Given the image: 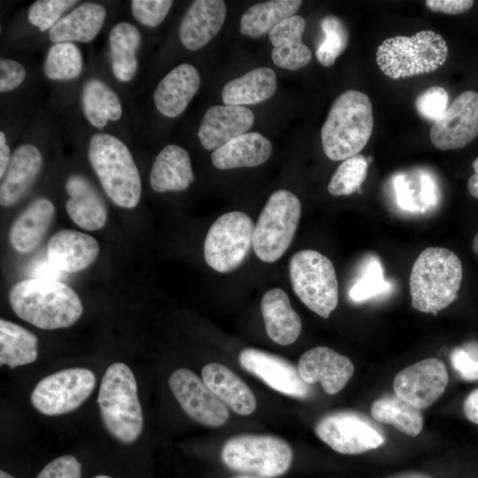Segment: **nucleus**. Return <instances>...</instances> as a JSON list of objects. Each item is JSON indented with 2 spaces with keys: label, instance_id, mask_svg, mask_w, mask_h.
Instances as JSON below:
<instances>
[{
  "label": "nucleus",
  "instance_id": "f257e3e1",
  "mask_svg": "<svg viewBox=\"0 0 478 478\" xmlns=\"http://www.w3.org/2000/svg\"><path fill=\"white\" fill-rule=\"evenodd\" d=\"M9 303L19 318L44 330L69 328L83 312L77 293L52 279L31 278L17 282L9 291Z\"/></svg>",
  "mask_w": 478,
  "mask_h": 478
},
{
  "label": "nucleus",
  "instance_id": "f03ea898",
  "mask_svg": "<svg viewBox=\"0 0 478 478\" xmlns=\"http://www.w3.org/2000/svg\"><path fill=\"white\" fill-rule=\"evenodd\" d=\"M462 278V264L453 251L443 247L426 248L410 273L412 306L436 315L458 298Z\"/></svg>",
  "mask_w": 478,
  "mask_h": 478
},
{
  "label": "nucleus",
  "instance_id": "7ed1b4c3",
  "mask_svg": "<svg viewBox=\"0 0 478 478\" xmlns=\"http://www.w3.org/2000/svg\"><path fill=\"white\" fill-rule=\"evenodd\" d=\"M374 128L373 105L369 96L358 90L342 93L332 104L321 128L326 156L345 160L364 149Z\"/></svg>",
  "mask_w": 478,
  "mask_h": 478
},
{
  "label": "nucleus",
  "instance_id": "20e7f679",
  "mask_svg": "<svg viewBox=\"0 0 478 478\" xmlns=\"http://www.w3.org/2000/svg\"><path fill=\"white\" fill-rule=\"evenodd\" d=\"M96 403L103 425L114 439L130 444L140 437L143 414L135 377L126 364L115 362L107 367Z\"/></svg>",
  "mask_w": 478,
  "mask_h": 478
},
{
  "label": "nucleus",
  "instance_id": "39448f33",
  "mask_svg": "<svg viewBox=\"0 0 478 478\" xmlns=\"http://www.w3.org/2000/svg\"><path fill=\"white\" fill-rule=\"evenodd\" d=\"M88 157L110 199L120 207L135 208L141 199L142 181L128 147L112 135L97 133L89 140Z\"/></svg>",
  "mask_w": 478,
  "mask_h": 478
},
{
  "label": "nucleus",
  "instance_id": "423d86ee",
  "mask_svg": "<svg viewBox=\"0 0 478 478\" xmlns=\"http://www.w3.org/2000/svg\"><path fill=\"white\" fill-rule=\"evenodd\" d=\"M447 57L445 40L432 30L387 38L376 51L379 68L395 80L434 72L444 64Z\"/></svg>",
  "mask_w": 478,
  "mask_h": 478
},
{
  "label": "nucleus",
  "instance_id": "0eeeda50",
  "mask_svg": "<svg viewBox=\"0 0 478 478\" xmlns=\"http://www.w3.org/2000/svg\"><path fill=\"white\" fill-rule=\"evenodd\" d=\"M220 456L229 469L261 478L283 475L293 461L290 445L284 439L271 435L233 436L223 444Z\"/></svg>",
  "mask_w": 478,
  "mask_h": 478
},
{
  "label": "nucleus",
  "instance_id": "6e6552de",
  "mask_svg": "<svg viewBox=\"0 0 478 478\" xmlns=\"http://www.w3.org/2000/svg\"><path fill=\"white\" fill-rule=\"evenodd\" d=\"M289 270L293 290L302 303L328 319L339 300L338 281L332 261L317 251L303 250L291 257Z\"/></svg>",
  "mask_w": 478,
  "mask_h": 478
},
{
  "label": "nucleus",
  "instance_id": "1a4fd4ad",
  "mask_svg": "<svg viewBox=\"0 0 478 478\" xmlns=\"http://www.w3.org/2000/svg\"><path fill=\"white\" fill-rule=\"evenodd\" d=\"M301 211L299 199L287 189H278L269 197L253 233L252 248L260 260L273 263L287 251L295 236Z\"/></svg>",
  "mask_w": 478,
  "mask_h": 478
},
{
  "label": "nucleus",
  "instance_id": "9d476101",
  "mask_svg": "<svg viewBox=\"0 0 478 478\" xmlns=\"http://www.w3.org/2000/svg\"><path fill=\"white\" fill-rule=\"evenodd\" d=\"M254 227L252 220L243 212L233 211L219 217L204 243L206 264L219 273L239 267L252 247Z\"/></svg>",
  "mask_w": 478,
  "mask_h": 478
},
{
  "label": "nucleus",
  "instance_id": "9b49d317",
  "mask_svg": "<svg viewBox=\"0 0 478 478\" xmlns=\"http://www.w3.org/2000/svg\"><path fill=\"white\" fill-rule=\"evenodd\" d=\"M96 384L95 374L88 368L62 369L39 381L30 401L44 415L66 414L79 408L92 394Z\"/></svg>",
  "mask_w": 478,
  "mask_h": 478
},
{
  "label": "nucleus",
  "instance_id": "f8f14e48",
  "mask_svg": "<svg viewBox=\"0 0 478 478\" xmlns=\"http://www.w3.org/2000/svg\"><path fill=\"white\" fill-rule=\"evenodd\" d=\"M317 436L335 451L357 455L385 442L382 432L364 414L354 411L328 413L315 425Z\"/></svg>",
  "mask_w": 478,
  "mask_h": 478
},
{
  "label": "nucleus",
  "instance_id": "ddd939ff",
  "mask_svg": "<svg viewBox=\"0 0 478 478\" xmlns=\"http://www.w3.org/2000/svg\"><path fill=\"white\" fill-rule=\"evenodd\" d=\"M168 383L182 410L195 421L211 428L227 421V406L191 370L176 369L170 375Z\"/></svg>",
  "mask_w": 478,
  "mask_h": 478
},
{
  "label": "nucleus",
  "instance_id": "4468645a",
  "mask_svg": "<svg viewBox=\"0 0 478 478\" xmlns=\"http://www.w3.org/2000/svg\"><path fill=\"white\" fill-rule=\"evenodd\" d=\"M448 381L444 363L436 358H428L397 373L393 389L397 397L418 410H424L441 397Z\"/></svg>",
  "mask_w": 478,
  "mask_h": 478
},
{
  "label": "nucleus",
  "instance_id": "2eb2a0df",
  "mask_svg": "<svg viewBox=\"0 0 478 478\" xmlns=\"http://www.w3.org/2000/svg\"><path fill=\"white\" fill-rule=\"evenodd\" d=\"M478 135V92L459 94L430 129L433 145L441 150L461 149Z\"/></svg>",
  "mask_w": 478,
  "mask_h": 478
},
{
  "label": "nucleus",
  "instance_id": "dca6fc26",
  "mask_svg": "<svg viewBox=\"0 0 478 478\" xmlns=\"http://www.w3.org/2000/svg\"><path fill=\"white\" fill-rule=\"evenodd\" d=\"M239 363L244 370L281 394L306 398L312 393L310 384L301 378L297 366L281 357L246 348L239 354Z\"/></svg>",
  "mask_w": 478,
  "mask_h": 478
},
{
  "label": "nucleus",
  "instance_id": "f3484780",
  "mask_svg": "<svg viewBox=\"0 0 478 478\" xmlns=\"http://www.w3.org/2000/svg\"><path fill=\"white\" fill-rule=\"evenodd\" d=\"M297 369L306 383L320 382L329 395L341 391L354 374V366L348 357L326 346H317L303 353Z\"/></svg>",
  "mask_w": 478,
  "mask_h": 478
},
{
  "label": "nucleus",
  "instance_id": "a211bd4d",
  "mask_svg": "<svg viewBox=\"0 0 478 478\" xmlns=\"http://www.w3.org/2000/svg\"><path fill=\"white\" fill-rule=\"evenodd\" d=\"M98 242L91 235L73 229H61L49 240L48 262L60 272L75 274L89 267L99 253Z\"/></svg>",
  "mask_w": 478,
  "mask_h": 478
},
{
  "label": "nucleus",
  "instance_id": "6ab92c4d",
  "mask_svg": "<svg viewBox=\"0 0 478 478\" xmlns=\"http://www.w3.org/2000/svg\"><path fill=\"white\" fill-rule=\"evenodd\" d=\"M254 113L245 106L213 105L204 113L198 138L206 150H216L247 133L254 123Z\"/></svg>",
  "mask_w": 478,
  "mask_h": 478
},
{
  "label": "nucleus",
  "instance_id": "aec40b11",
  "mask_svg": "<svg viewBox=\"0 0 478 478\" xmlns=\"http://www.w3.org/2000/svg\"><path fill=\"white\" fill-rule=\"evenodd\" d=\"M227 14L222 0H197L183 15L180 27L181 42L189 50L205 46L221 29Z\"/></svg>",
  "mask_w": 478,
  "mask_h": 478
},
{
  "label": "nucleus",
  "instance_id": "412c9836",
  "mask_svg": "<svg viewBox=\"0 0 478 478\" xmlns=\"http://www.w3.org/2000/svg\"><path fill=\"white\" fill-rule=\"evenodd\" d=\"M69 198L66 209L70 219L88 231L101 229L106 223V204L93 183L81 174H72L66 181Z\"/></svg>",
  "mask_w": 478,
  "mask_h": 478
},
{
  "label": "nucleus",
  "instance_id": "4be33fe9",
  "mask_svg": "<svg viewBox=\"0 0 478 478\" xmlns=\"http://www.w3.org/2000/svg\"><path fill=\"white\" fill-rule=\"evenodd\" d=\"M200 81L194 66L182 63L175 66L163 77L153 93L158 111L168 118L181 115L198 90Z\"/></svg>",
  "mask_w": 478,
  "mask_h": 478
},
{
  "label": "nucleus",
  "instance_id": "5701e85b",
  "mask_svg": "<svg viewBox=\"0 0 478 478\" xmlns=\"http://www.w3.org/2000/svg\"><path fill=\"white\" fill-rule=\"evenodd\" d=\"M42 167V157L35 145L25 143L19 146L2 178L1 204L9 207L17 204L29 190Z\"/></svg>",
  "mask_w": 478,
  "mask_h": 478
},
{
  "label": "nucleus",
  "instance_id": "b1692460",
  "mask_svg": "<svg viewBox=\"0 0 478 478\" xmlns=\"http://www.w3.org/2000/svg\"><path fill=\"white\" fill-rule=\"evenodd\" d=\"M55 214L51 201L45 197L33 200L12 221L8 238L20 253L34 251L47 233Z\"/></svg>",
  "mask_w": 478,
  "mask_h": 478
},
{
  "label": "nucleus",
  "instance_id": "393cba45",
  "mask_svg": "<svg viewBox=\"0 0 478 478\" xmlns=\"http://www.w3.org/2000/svg\"><path fill=\"white\" fill-rule=\"evenodd\" d=\"M305 19L299 15L285 19L268 34L273 45L272 59L279 67L290 71L305 66L312 58V51L303 43Z\"/></svg>",
  "mask_w": 478,
  "mask_h": 478
},
{
  "label": "nucleus",
  "instance_id": "a878e982",
  "mask_svg": "<svg viewBox=\"0 0 478 478\" xmlns=\"http://www.w3.org/2000/svg\"><path fill=\"white\" fill-rule=\"evenodd\" d=\"M260 309L266 334L272 341L282 346L297 341L302 331V321L285 291L279 288L266 291Z\"/></svg>",
  "mask_w": 478,
  "mask_h": 478
},
{
  "label": "nucleus",
  "instance_id": "bb28decb",
  "mask_svg": "<svg viewBox=\"0 0 478 478\" xmlns=\"http://www.w3.org/2000/svg\"><path fill=\"white\" fill-rule=\"evenodd\" d=\"M195 181L189 152L176 144L166 145L156 157L150 184L157 193L184 191Z\"/></svg>",
  "mask_w": 478,
  "mask_h": 478
},
{
  "label": "nucleus",
  "instance_id": "cd10ccee",
  "mask_svg": "<svg viewBox=\"0 0 478 478\" xmlns=\"http://www.w3.org/2000/svg\"><path fill=\"white\" fill-rule=\"evenodd\" d=\"M201 374L204 383L227 408L243 416L256 410L257 400L251 389L226 366L209 363Z\"/></svg>",
  "mask_w": 478,
  "mask_h": 478
},
{
  "label": "nucleus",
  "instance_id": "c85d7f7f",
  "mask_svg": "<svg viewBox=\"0 0 478 478\" xmlns=\"http://www.w3.org/2000/svg\"><path fill=\"white\" fill-rule=\"evenodd\" d=\"M271 142L258 132H248L214 150L213 166L221 170L254 167L266 163L271 156Z\"/></svg>",
  "mask_w": 478,
  "mask_h": 478
},
{
  "label": "nucleus",
  "instance_id": "c756f323",
  "mask_svg": "<svg viewBox=\"0 0 478 478\" xmlns=\"http://www.w3.org/2000/svg\"><path fill=\"white\" fill-rule=\"evenodd\" d=\"M106 9L96 3L87 2L78 5L61 18L49 32L50 42H89L100 32L106 17Z\"/></svg>",
  "mask_w": 478,
  "mask_h": 478
},
{
  "label": "nucleus",
  "instance_id": "7c9ffc66",
  "mask_svg": "<svg viewBox=\"0 0 478 478\" xmlns=\"http://www.w3.org/2000/svg\"><path fill=\"white\" fill-rule=\"evenodd\" d=\"M276 88L274 71L269 67H258L226 83L221 98L226 105L255 104L273 96Z\"/></svg>",
  "mask_w": 478,
  "mask_h": 478
},
{
  "label": "nucleus",
  "instance_id": "2f4dec72",
  "mask_svg": "<svg viewBox=\"0 0 478 478\" xmlns=\"http://www.w3.org/2000/svg\"><path fill=\"white\" fill-rule=\"evenodd\" d=\"M141 43L138 28L128 22H119L110 31L109 47L112 71L121 81H130L136 74V51Z\"/></svg>",
  "mask_w": 478,
  "mask_h": 478
},
{
  "label": "nucleus",
  "instance_id": "473e14b6",
  "mask_svg": "<svg viewBox=\"0 0 478 478\" xmlns=\"http://www.w3.org/2000/svg\"><path fill=\"white\" fill-rule=\"evenodd\" d=\"M81 105L88 121L98 129L104 128L109 120H119L122 115L120 97L99 79H89L84 83Z\"/></svg>",
  "mask_w": 478,
  "mask_h": 478
},
{
  "label": "nucleus",
  "instance_id": "72a5a7b5",
  "mask_svg": "<svg viewBox=\"0 0 478 478\" xmlns=\"http://www.w3.org/2000/svg\"><path fill=\"white\" fill-rule=\"evenodd\" d=\"M38 357V338L28 329L0 320V366L15 368L31 364Z\"/></svg>",
  "mask_w": 478,
  "mask_h": 478
},
{
  "label": "nucleus",
  "instance_id": "f704fd0d",
  "mask_svg": "<svg viewBox=\"0 0 478 478\" xmlns=\"http://www.w3.org/2000/svg\"><path fill=\"white\" fill-rule=\"evenodd\" d=\"M300 0H272L249 7L242 15L240 32L249 37L263 36L300 8Z\"/></svg>",
  "mask_w": 478,
  "mask_h": 478
},
{
  "label": "nucleus",
  "instance_id": "c9c22d12",
  "mask_svg": "<svg viewBox=\"0 0 478 478\" xmlns=\"http://www.w3.org/2000/svg\"><path fill=\"white\" fill-rule=\"evenodd\" d=\"M371 415L376 421L392 425L412 437L417 436L423 428L420 410L397 396L375 400L371 406Z\"/></svg>",
  "mask_w": 478,
  "mask_h": 478
},
{
  "label": "nucleus",
  "instance_id": "e433bc0d",
  "mask_svg": "<svg viewBox=\"0 0 478 478\" xmlns=\"http://www.w3.org/2000/svg\"><path fill=\"white\" fill-rule=\"evenodd\" d=\"M83 68L82 55L73 42L53 44L45 58L43 72L47 78L69 81L80 76Z\"/></svg>",
  "mask_w": 478,
  "mask_h": 478
},
{
  "label": "nucleus",
  "instance_id": "4c0bfd02",
  "mask_svg": "<svg viewBox=\"0 0 478 478\" xmlns=\"http://www.w3.org/2000/svg\"><path fill=\"white\" fill-rule=\"evenodd\" d=\"M367 158L362 154L343 160L336 168L328 186L330 195L348 196L360 192V187L367 175Z\"/></svg>",
  "mask_w": 478,
  "mask_h": 478
},
{
  "label": "nucleus",
  "instance_id": "58836bf2",
  "mask_svg": "<svg viewBox=\"0 0 478 478\" xmlns=\"http://www.w3.org/2000/svg\"><path fill=\"white\" fill-rule=\"evenodd\" d=\"M320 27L325 39L316 50V58L320 65L329 67L346 49L349 32L343 20L334 15L324 17Z\"/></svg>",
  "mask_w": 478,
  "mask_h": 478
},
{
  "label": "nucleus",
  "instance_id": "ea45409f",
  "mask_svg": "<svg viewBox=\"0 0 478 478\" xmlns=\"http://www.w3.org/2000/svg\"><path fill=\"white\" fill-rule=\"evenodd\" d=\"M77 3L74 0H37L29 7L28 20L43 32L50 29L61 15Z\"/></svg>",
  "mask_w": 478,
  "mask_h": 478
},
{
  "label": "nucleus",
  "instance_id": "a19ab883",
  "mask_svg": "<svg viewBox=\"0 0 478 478\" xmlns=\"http://www.w3.org/2000/svg\"><path fill=\"white\" fill-rule=\"evenodd\" d=\"M389 288V284L383 279L380 264L373 261L366 266L361 278L351 287L349 296L354 302H362Z\"/></svg>",
  "mask_w": 478,
  "mask_h": 478
},
{
  "label": "nucleus",
  "instance_id": "79ce46f5",
  "mask_svg": "<svg viewBox=\"0 0 478 478\" xmlns=\"http://www.w3.org/2000/svg\"><path fill=\"white\" fill-rule=\"evenodd\" d=\"M448 101L449 95L443 88L430 87L417 97L416 110L422 118L435 123L447 110Z\"/></svg>",
  "mask_w": 478,
  "mask_h": 478
},
{
  "label": "nucleus",
  "instance_id": "37998d69",
  "mask_svg": "<svg viewBox=\"0 0 478 478\" xmlns=\"http://www.w3.org/2000/svg\"><path fill=\"white\" fill-rule=\"evenodd\" d=\"M451 365L466 381L478 380V343L468 342L454 348L450 355Z\"/></svg>",
  "mask_w": 478,
  "mask_h": 478
},
{
  "label": "nucleus",
  "instance_id": "c03bdc74",
  "mask_svg": "<svg viewBox=\"0 0 478 478\" xmlns=\"http://www.w3.org/2000/svg\"><path fill=\"white\" fill-rule=\"evenodd\" d=\"M172 4L171 0H132L131 11L139 23L154 27L165 19Z\"/></svg>",
  "mask_w": 478,
  "mask_h": 478
},
{
  "label": "nucleus",
  "instance_id": "a18cd8bd",
  "mask_svg": "<svg viewBox=\"0 0 478 478\" xmlns=\"http://www.w3.org/2000/svg\"><path fill=\"white\" fill-rule=\"evenodd\" d=\"M35 478H81V464L72 455H63L49 462Z\"/></svg>",
  "mask_w": 478,
  "mask_h": 478
},
{
  "label": "nucleus",
  "instance_id": "49530a36",
  "mask_svg": "<svg viewBox=\"0 0 478 478\" xmlns=\"http://www.w3.org/2000/svg\"><path fill=\"white\" fill-rule=\"evenodd\" d=\"M26 69L19 62L9 59H0V92L12 91L18 88L25 80Z\"/></svg>",
  "mask_w": 478,
  "mask_h": 478
},
{
  "label": "nucleus",
  "instance_id": "de8ad7c7",
  "mask_svg": "<svg viewBox=\"0 0 478 478\" xmlns=\"http://www.w3.org/2000/svg\"><path fill=\"white\" fill-rule=\"evenodd\" d=\"M425 4L435 12L456 15L468 11L474 4L472 0H427Z\"/></svg>",
  "mask_w": 478,
  "mask_h": 478
},
{
  "label": "nucleus",
  "instance_id": "09e8293b",
  "mask_svg": "<svg viewBox=\"0 0 478 478\" xmlns=\"http://www.w3.org/2000/svg\"><path fill=\"white\" fill-rule=\"evenodd\" d=\"M463 411L467 420L478 425V389L472 390L466 397Z\"/></svg>",
  "mask_w": 478,
  "mask_h": 478
},
{
  "label": "nucleus",
  "instance_id": "8fccbe9b",
  "mask_svg": "<svg viewBox=\"0 0 478 478\" xmlns=\"http://www.w3.org/2000/svg\"><path fill=\"white\" fill-rule=\"evenodd\" d=\"M11 150L4 131L0 132V178L2 179L11 161Z\"/></svg>",
  "mask_w": 478,
  "mask_h": 478
},
{
  "label": "nucleus",
  "instance_id": "3c124183",
  "mask_svg": "<svg viewBox=\"0 0 478 478\" xmlns=\"http://www.w3.org/2000/svg\"><path fill=\"white\" fill-rule=\"evenodd\" d=\"M468 192L474 197L478 198V174H473L467 181Z\"/></svg>",
  "mask_w": 478,
  "mask_h": 478
},
{
  "label": "nucleus",
  "instance_id": "603ef678",
  "mask_svg": "<svg viewBox=\"0 0 478 478\" xmlns=\"http://www.w3.org/2000/svg\"><path fill=\"white\" fill-rule=\"evenodd\" d=\"M389 478H432V477L426 474H422V473L409 472V473H404V474H397V475L391 476Z\"/></svg>",
  "mask_w": 478,
  "mask_h": 478
},
{
  "label": "nucleus",
  "instance_id": "864d4df0",
  "mask_svg": "<svg viewBox=\"0 0 478 478\" xmlns=\"http://www.w3.org/2000/svg\"><path fill=\"white\" fill-rule=\"evenodd\" d=\"M473 250L478 255V233L475 235L473 241Z\"/></svg>",
  "mask_w": 478,
  "mask_h": 478
},
{
  "label": "nucleus",
  "instance_id": "5fc2aeb1",
  "mask_svg": "<svg viewBox=\"0 0 478 478\" xmlns=\"http://www.w3.org/2000/svg\"><path fill=\"white\" fill-rule=\"evenodd\" d=\"M0 478H17V477L6 473L4 470H1L0 471Z\"/></svg>",
  "mask_w": 478,
  "mask_h": 478
},
{
  "label": "nucleus",
  "instance_id": "6e6d98bb",
  "mask_svg": "<svg viewBox=\"0 0 478 478\" xmlns=\"http://www.w3.org/2000/svg\"><path fill=\"white\" fill-rule=\"evenodd\" d=\"M231 478H261V477L251 475V474H239Z\"/></svg>",
  "mask_w": 478,
  "mask_h": 478
},
{
  "label": "nucleus",
  "instance_id": "4d7b16f0",
  "mask_svg": "<svg viewBox=\"0 0 478 478\" xmlns=\"http://www.w3.org/2000/svg\"><path fill=\"white\" fill-rule=\"evenodd\" d=\"M473 168H474L475 173L478 174V157L473 162Z\"/></svg>",
  "mask_w": 478,
  "mask_h": 478
},
{
  "label": "nucleus",
  "instance_id": "13d9d810",
  "mask_svg": "<svg viewBox=\"0 0 478 478\" xmlns=\"http://www.w3.org/2000/svg\"><path fill=\"white\" fill-rule=\"evenodd\" d=\"M94 478H112V477L105 475V474H98L95 476Z\"/></svg>",
  "mask_w": 478,
  "mask_h": 478
}]
</instances>
